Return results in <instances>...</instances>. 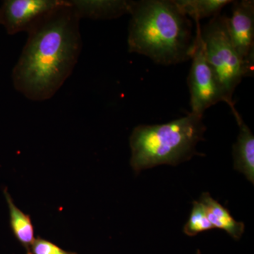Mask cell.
<instances>
[{"label": "cell", "instance_id": "cell-11", "mask_svg": "<svg viewBox=\"0 0 254 254\" xmlns=\"http://www.w3.org/2000/svg\"><path fill=\"white\" fill-rule=\"evenodd\" d=\"M4 195L9 207V224L11 232L15 238L25 248L26 254H28L32 245L36 240L34 227L31 216L23 213L22 210L15 205L14 200L6 189L4 190Z\"/></svg>", "mask_w": 254, "mask_h": 254}, {"label": "cell", "instance_id": "cell-5", "mask_svg": "<svg viewBox=\"0 0 254 254\" xmlns=\"http://www.w3.org/2000/svg\"><path fill=\"white\" fill-rule=\"evenodd\" d=\"M195 46L190 59L192 63L188 76V86L190 113L203 117L205 110L213 105L219 102L228 104V102L213 68L205 58L200 21H195Z\"/></svg>", "mask_w": 254, "mask_h": 254}, {"label": "cell", "instance_id": "cell-12", "mask_svg": "<svg viewBox=\"0 0 254 254\" xmlns=\"http://www.w3.org/2000/svg\"><path fill=\"white\" fill-rule=\"evenodd\" d=\"M177 9L185 16H190L195 21L208 17H215L230 0H173Z\"/></svg>", "mask_w": 254, "mask_h": 254}, {"label": "cell", "instance_id": "cell-7", "mask_svg": "<svg viewBox=\"0 0 254 254\" xmlns=\"http://www.w3.org/2000/svg\"><path fill=\"white\" fill-rule=\"evenodd\" d=\"M64 0H6L0 7V24L8 34L29 32Z\"/></svg>", "mask_w": 254, "mask_h": 254}, {"label": "cell", "instance_id": "cell-10", "mask_svg": "<svg viewBox=\"0 0 254 254\" xmlns=\"http://www.w3.org/2000/svg\"><path fill=\"white\" fill-rule=\"evenodd\" d=\"M200 202L204 206L209 221L214 229L224 230L235 240H239L245 232V224L237 222L232 216L230 210L213 199L210 193H202Z\"/></svg>", "mask_w": 254, "mask_h": 254}, {"label": "cell", "instance_id": "cell-8", "mask_svg": "<svg viewBox=\"0 0 254 254\" xmlns=\"http://www.w3.org/2000/svg\"><path fill=\"white\" fill-rule=\"evenodd\" d=\"M80 19L110 20L129 14L132 1L127 0H68Z\"/></svg>", "mask_w": 254, "mask_h": 254}, {"label": "cell", "instance_id": "cell-9", "mask_svg": "<svg viewBox=\"0 0 254 254\" xmlns=\"http://www.w3.org/2000/svg\"><path fill=\"white\" fill-rule=\"evenodd\" d=\"M240 133L233 145L234 168L254 184V136L238 112L233 114Z\"/></svg>", "mask_w": 254, "mask_h": 254}, {"label": "cell", "instance_id": "cell-4", "mask_svg": "<svg viewBox=\"0 0 254 254\" xmlns=\"http://www.w3.org/2000/svg\"><path fill=\"white\" fill-rule=\"evenodd\" d=\"M226 16L219 14L200 29L205 58L226 96L232 113H236L233 93L244 77H248L245 64L232 46L227 33Z\"/></svg>", "mask_w": 254, "mask_h": 254}, {"label": "cell", "instance_id": "cell-13", "mask_svg": "<svg viewBox=\"0 0 254 254\" xmlns=\"http://www.w3.org/2000/svg\"><path fill=\"white\" fill-rule=\"evenodd\" d=\"M209 221L204 206L200 201L194 200L190 218L184 226L183 231L187 236L194 237L201 232L213 230Z\"/></svg>", "mask_w": 254, "mask_h": 254}, {"label": "cell", "instance_id": "cell-2", "mask_svg": "<svg viewBox=\"0 0 254 254\" xmlns=\"http://www.w3.org/2000/svg\"><path fill=\"white\" fill-rule=\"evenodd\" d=\"M129 14V53L165 66L191 59L195 46L192 23L173 0L132 1Z\"/></svg>", "mask_w": 254, "mask_h": 254}, {"label": "cell", "instance_id": "cell-1", "mask_svg": "<svg viewBox=\"0 0 254 254\" xmlns=\"http://www.w3.org/2000/svg\"><path fill=\"white\" fill-rule=\"evenodd\" d=\"M79 22L68 0H64L28 32L12 71L16 91L33 101L54 96L71 76L81 54Z\"/></svg>", "mask_w": 254, "mask_h": 254}, {"label": "cell", "instance_id": "cell-14", "mask_svg": "<svg viewBox=\"0 0 254 254\" xmlns=\"http://www.w3.org/2000/svg\"><path fill=\"white\" fill-rule=\"evenodd\" d=\"M28 254H77L60 248L49 240L38 237L35 240Z\"/></svg>", "mask_w": 254, "mask_h": 254}, {"label": "cell", "instance_id": "cell-6", "mask_svg": "<svg viewBox=\"0 0 254 254\" xmlns=\"http://www.w3.org/2000/svg\"><path fill=\"white\" fill-rule=\"evenodd\" d=\"M232 15L225 17L229 37L245 64L248 77L254 73V1H232Z\"/></svg>", "mask_w": 254, "mask_h": 254}, {"label": "cell", "instance_id": "cell-3", "mask_svg": "<svg viewBox=\"0 0 254 254\" xmlns=\"http://www.w3.org/2000/svg\"><path fill=\"white\" fill-rule=\"evenodd\" d=\"M203 117L187 116L163 125H139L130 136V164L137 173L160 165H178L195 155L198 142L204 140Z\"/></svg>", "mask_w": 254, "mask_h": 254}]
</instances>
